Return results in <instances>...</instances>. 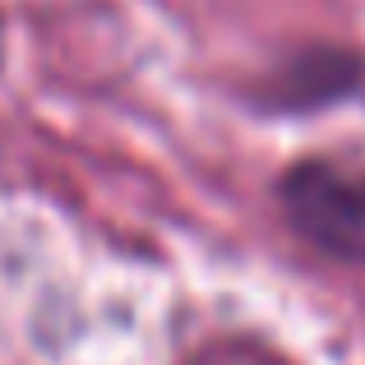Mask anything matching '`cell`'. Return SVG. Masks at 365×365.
I'll list each match as a JSON object with an SVG mask.
<instances>
[{
  "instance_id": "obj_1",
  "label": "cell",
  "mask_w": 365,
  "mask_h": 365,
  "mask_svg": "<svg viewBox=\"0 0 365 365\" xmlns=\"http://www.w3.org/2000/svg\"><path fill=\"white\" fill-rule=\"evenodd\" d=\"M282 213L319 255L365 264V180L329 162H301L282 176Z\"/></svg>"
}]
</instances>
